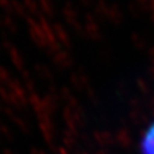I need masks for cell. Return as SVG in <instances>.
<instances>
[{
  "instance_id": "obj_1",
  "label": "cell",
  "mask_w": 154,
  "mask_h": 154,
  "mask_svg": "<svg viewBox=\"0 0 154 154\" xmlns=\"http://www.w3.org/2000/svg\"><path fill=\"white\" fill-rule=\"evenodd\" d=\"M139 151L140 154H154V122L144 131L139 144Z\"/></svg>"
},
{
  "instance_id": "obj_2",
  "label": "cell",
  "mask_w": 154,
  "mask_h": 154,
  "mask_svg": "<svg viewBox=\"0 0 154 154\" xmlns=\"http://www.w3.org/2000/svg\"><path fill=\"white\" fill-rule=\"evenodd\" d=\"M151 55H152L154 57V47L152 48V50H151Z\"/></svg>"
}]
</instances>
